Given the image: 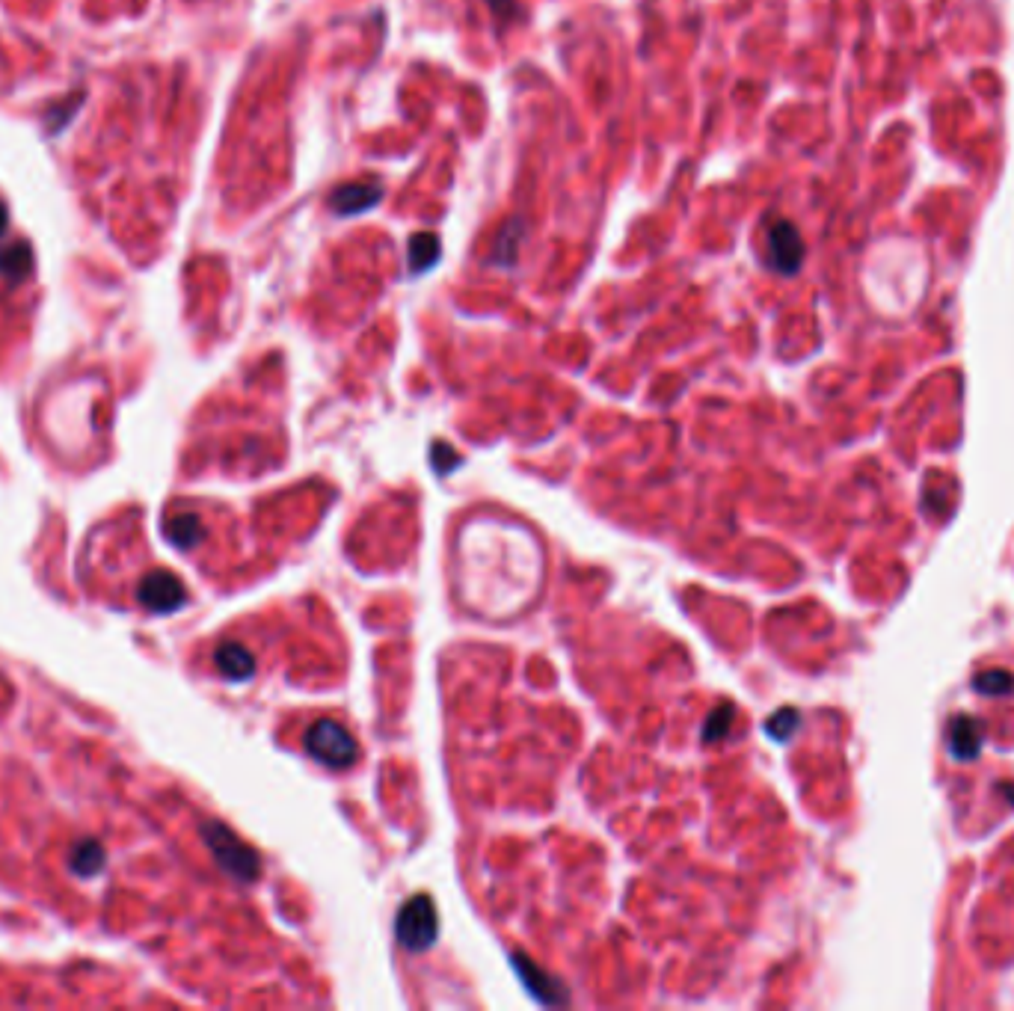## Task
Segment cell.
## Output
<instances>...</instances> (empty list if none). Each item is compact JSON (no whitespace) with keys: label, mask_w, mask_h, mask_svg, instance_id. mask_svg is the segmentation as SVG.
Wrapping results in <instances>:
<instances>
[{"label":"cell","mask_w":1014,"mask_h":1011,"mask_svg":"<svg viewBox=\"0 0 1014 1011\" xmlns=\"http://www.w3.org/2000/svg\"><path fill=\"white\" fill-rule=\"evenodd\" d=\"M220 668H226L229 676H247L253 674V659L247 656V650L229 644V647L220 650Z\"/></svg>","instance_id":"9c48e42d"},{"label":"cell","mask_w":1014,"mask_h":1011,"mask_svg":"<svg viewBox=\"0 0 1014 1011\" xmlns=\"http://www.w3.org/2000/svg\"><path fill=\"white\" fill-rule=\"evenodd\" d=\"M490 3V9L499 15V18H510V15H516V9H519V0H487Z\"/></svg>","instance_id":"7c38bea8"},{"label":"cell","mask_w":1014,"mask_h":1011,"mask_svg":"<svg viewBox=\"0 0 1014 1011\" xmlns=\"http://www.w3.org/2000/svg\"><path fill=\"white\" fill-rule=\"evenodd\" d=\"M730 718H733V706H721V709H715V715H712V718H709V724H706V742L727 736Z\"/></svg>","instance_id":"8fae6325"},{"label":"cell","mask_w":1014,"mask_h":1011,"mask_svg":"<svg viewBox=\"0 0 1014 1011\" xmlns=\"http://www.w3.org/2000/svg\"><path fill=\"white\" fill-rule=\"evenodd\" d=\"M765 258H768V267L783 273V276L798 273V267L804 261V241H801V232L789 220H774L768 226Z\"/></svg>","instance_id":"3957f363"},{"label":"cell","mask_w":1014,"mask_h":1011,"mask_svg":"<svg viewBox=\"0 0 1014 1011\" xmlns=\"http://www.w3.org/2000/svg\"><path fill=\"white\" fill-rule=\"evenodd\" d=\"M795 724H798V712H795V709H783V712H777V715L768 721V733H771L774 739H789V733L795 730Z\"/></svg>","instance_id":"30bf717a"},{"label":"cell","mask_w":1014,"mask_h":1011,"mask_svg":"<svg viewBox=\"0 0 1014 1011\" xmlns=\"http://www.w3.org/2000/svg\"><path fill=\"white\" fill-rule=\"evenodd\" d=\"M985 745V727L982 721L970 715H955L949 724V751L955 759H976Z\"/></svg>","instance_id":"5b68a950"},{"label":"cell","mask_w":1014,"mask_h":1011,"mask_svg":"<svg viewBox=\"0 0 1014 1011\" xmlns=\"http://www.w3.org/2000/svg\"><path fill=\"white\" fill-rule=\"evenodd\" d=\"M519 238H522V223L519 220H510L502 235H499V244L493 250V261L496 264H513L516 261V247H519Z\"/></svg>","instance_id":"52a82bcc"},{"label":"cell","mask_w":1014,"mask_h":1011,"mask_svg":"<svg viewBox=\"0 0 1014 1011\" xmlns=\"http://www.w3.org/2000/svg\"><path fill=\"white\" fill-rule=\"evenodd\" d=\"M398 940L410 952H424L436 940V911L427 896L410 899L398 914Z\"/></svg>","instance_id":"7a4b0ae2"},{"label":"cell","mask_w":1014,"mask_h":1011,"mask_svg":"<svg viewBox=\"0 0 1014 1011\" xmlns=\"http://www.w3.org/2000/svg\"><path fill=\"white\" fill-rule=\"evenodd\" d=\"M383 199V184L374 181V178H356V181H347L336 187L330 193V208L341 214V217H356L362 211H371L377 208Z\"/></svg>","instance_id":"277c9868"},{"label":"cell","mask_w":1014,"mask_h":1011,"mask_svg":"<svg viewBox=\"0 0 1014 1011\" xmlns=\"http://www.w3.org/2000/svg\"><path fill=\"white\" fill-rule=\"evenodd\" d=\"M439 255H442V244H439L436 235L419 232V235L410 238V253H407V258H410V270H413V273H427V270L439 261Z\"/></svg>","instance_id":"8992f818"},{"label":"cell","mask_w":1014,"mask_h":1011,"mask_svg":"<svg viewBox=\"0 0 1014 1011\" xmlns=\"http://www.w3.org/2000/svg\"><path fill=\"white\" fill-rule=\"evenodd\" d=\"M306 751L318 762H324L327 768H350L356 757H359V748H356V739L338 724V721H318L309 727L306 733Z\"/></svg>","instance_id":"6da1fadb"},{"label":"cell","mask_w":1014,"mask_h":1011,"mask_svg":"<svg viewBox=\"0 0 1014 1011\" xmlns=\"http://www.w3.org/2000/svg\"><path fill=\"white\" fill-rule=\"evenodd\" d=\"M976 691L988 697H1006L1014 691V676L1009 671H985L976 676Z\"/></svg>","instance_id":"ba28073f"}]
</instances>
